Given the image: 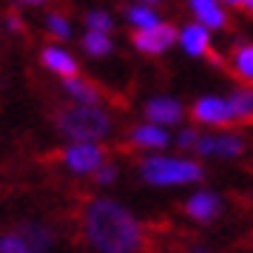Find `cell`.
<instances>
[{
	"mask_svg": "<svg viewBox=\"0 0 253 253\" xmlns=\"http://www.w3.org/2000/svg\"><path fill=\"white\" fill-rule=\"evenodd\" d=\"M40 60H43V66H46L51 74H57V77H74V74H80V66H77V57L71 54L69 48L57 46V43H51V46L43 48V54H40Z\"/></svg>",
	"mask_w": 253,
	"mask_h": 253,
	"instance_id": "8fae6325",
	"label": "cell"
},
{
	"mask_svg": "<svg viewBox=\"0 0 253 253\" xmlns=\"http://www.w3.org/2000/svg\"><path fill=\"white\" fill-rule=\"evenodd\" d=\"M117 179V165H111V162H103L97 171H94V182L97 185H111Z\"/></svg>",
	"mask_w": 253,
	"mask_h": 253,
	"instance_id": "cb8c5ba5",
	"label": "cell"
},
{
	"mask_svg": "<svg viewBox=\"0 0 253 253\" xmlns=\"http://www.w3.org/2000/svg\"><path fill=\"white\" fill-rule=\"evenodd\" d=\"M230 108H233V117L236 123H245V120H253V85H242V88H233L228 94Z\"/></svg>",
	"mask_w": 253,
	"mask_h": 253,
	"instance_id": "ac0fdd59",
	"label": "cell"
},
{
	"mask_svg": "<svg viewBox=\"0 0 253 253\" xmlns=\"http://www.w3.org/2000/svg\"><path fill=\"white\" fill-rule=\"evenodd\" d=\"M182 117H185V108L176 97H151L145 103V120L154 123V126H162V128L179 126Z\"/></svg>",
	"mask_w": 253,
	"mask_h": 253,
	"instance_id": "9c48e42d",
	"label": "cell"
},
{
	"mask_svg": "<svg viewBox=\"0 0 253 253\" xmlns=\"http://www.w3.org/2000/svg\"><path fill=\"white\" fill-rule=\"evenodd\" d=\"M137 3H145V6H160L162 0H137Z\"/></svg>",
	"mask_w": 253,
	"mask_h": 253,
	"instance_id": "4316f807",
	"label": "cell"
},
{
	"mask_svg": "<svg viewBox=\"0 0 253 253\" xmlns=\"http://www.w3.org/2000/svg\"><path fill=\"white\" fill-rule=\"evenodd\" d=\"M222 6H228V9H245V0H219Z\"/></svg>",
	"mask_w": 253,
	"mask_h": 253,
	"instance_id": "484cf974",
	"label": "cell"
},
{
	"mask_svg": "<svg viewBox=\"0 0 253 253\" xmlns=\"http://www.w3.org/2000/svg\"><path fill=\"white\" fill-rule=\"evenodd\" d=\"M191 117H194L199 126H211V128H222V126L236 123L233 108H230V100L228 97H219V94L199 97L194 103V108H191Z\"/></svg>",
	"mask_w": 253,
	"mask_h": 253,
	"instance_id": "5b68a950",
	"label": "cell"
},
{
	"mask_svg": "<svg viewBox=\"0 0 253 253\" xmlns=\"http://www.w3.org/2000/svg\"><path fill=\"white\" fill-rule=\"evenodd\" d=\"M80 46H83V51H85L88 57H108V54L114 51V40H111V35H103V32H88V29H85Z\"/></svg>",
	"mask_w": 253,
	"mask_h": 253,
	"instance_id": "d6986e66",
	"label": "cell"
},
{
	"mask_svg": "<svg viewBox=\"0 0 253 253\" xmlns=\"http://www.w3.org/2000/svg\"><path fill=\"white\" fill-rule=\"evenodd\" d=\"M245 9H248V12L253 14V0H245Z\"/></svg>",
	"mask_w": 253,
	"mask_h": 253,
	"instance_id": "83f0119b",
	"label": "cell"
},
{
	"mask_svg": "<svg viewBox=\"0 0 253 253\" xmlns=\"http://www.w3.org/2000/svg\"><path fill=\"white\" fill-rule=\"evenodd\" d=\"M196 139H199V131H196V128H182L173 142H176V148H182V151H194Z\"/></svg>",
	"mask_w": 253,
	"mask_h": 253,
	"instance_id": "603a6c76",
	"label": "cell"
},
{
	"mask_svg": "<svg viewBox=\"0 0 253 253\" xmlns=\"http://www.w3.org/2000/svg\"><path fill=\"white\" fill-rule=\"evenodd\" d=\"M194 253H202V251H194Z\"/></svg>",
	"mask_w": 253,
	"mask_h": 253,
	"instance_id": "f546056e",
	"label": "cell"
},
{
	"mask_svg": "<svg viewBox=\"0 0 253 253\" xmlns=\"http://www.w3.org/2000/svg\"><path fill=\"white\" fill-rule=\"evenodd\" d=\"M14 230L20 233V239L26 242V248L32 253H46L51 248V239H54L51 230L46 225H40V222H20Z\"/></svg>",
	"mask_w": 253,
	"mask_h": 253,
	"instance_id": "5bb4252c",
	"label": "cell"
},
{
	"mask_svg": "<svg viewBox=\"0 0 253 253\" xmlns=\"http://www.w3.org/2000/svg\"><path fill=\"white\" fill-rule=\"evenodd\" d=\"M176 26L165 23L162 20L160 26H154V29H145V32H134L131 37V43L137 48L139 54H148V57H160L165 51H171L176 46Z\"/></svg>",
	"mask_w": 253,
	"mask_h": 253,
	"instance_id": "8992f818",
	"label": "cell"
},
{
	"mask_svg": "<svg viewBox=\"0 0 253 253\" xmlns=\"http://www.w3.org/2000/svg\"><path fill=\"white\" fill-rule=\"evenodd\" d=\"M83 230L100 253H137L142 248V225L114 199H91L83 213Z\"/></svg>",
	"mask_w": 253,
	"mask_h": 253,
	"instance_id": "6da1fadb",
	"label": "cell"
},
{
	"mask_svg": "<svg viewBox=\"0 0 253 253\" xmlns=\"http://www.w3.org/2000/svg\"><path fill=\"white\" fill-rule=\"evenodd\" d=\"M63 165L74 173H94L105 162V151L97 142H71L60 154Z\"/></svg>",
	"mask_w": 253,
	"mask_h": 253,
	"instance_id": "52a82bcc",
	"label": "cell"
},
{
	"mask_svg": "<svg viewBox=\"0 0 253 253\" xmlns=\"http://www.w3.org/2000/svg\"><path fill=\"white\" fill-rule=\"evenodd\" d=\"M6 29H9V32H23L20 17H17V14H9V17H6Z\"/></svg>",
	"mask_w": 253,
	"mask_h": 253,
	"instance_id": "d4e9b609",
	"label": "cell"
},
{
	"mask_svg": "<svg viewBox=\"0 0 253 253\" xmlns=\"http://www.w3.org/2000/svg\"><path fill=\"white\" fill-rule=\"evenodd\" d=\"M63 88H66V94H69L74 103H80V105H100V88H97L91 80H83L80 74L66 77V80H63Z\"/></svg>",
	"mask_w": 253,
	"mask_h": 253,
	"instance_id": "9a60e30c",
	"label": "cell"
},
{
	"mask_svg": "<svg viewBox=\"0 0 253 253\" xmlns=\"http://www.w3.org/2000/svg\"><path fill=\"white\" fill-rule=\"evenodd\" d=\"M194 154L213 157V160H236L245 154V139L233 131H216V134H199Z\"/></svg>",
	"mask_w": 253,
	"mask_h": 253,
	"instance_id": "277c9868",
	"label": "cell"
},
{
	"mask_svg": "<svg viewBox=\"0 0 253 253\" xmlns=\"http://www.w3.org/2000/svg\"><path fill=\"white\" fill-rule=\"evenodd\" d=\"M230 69L239 80L253 83V43H239L230 51Z\"/></svg>",
	"mask_w": 253,
	"mask_h": 253,
	"instance_id": "e0dca14e",
	"label": "cell"
},
{
	"mask_svg": "<svg viewBox=\"0 0 253 253\" xmlns=\"http://www.w3.org/2000/svg\"><path fill=\"white\" fill-rule=\"evenodd\" d=\"M54 123L60 134L71 142H100L111 134V117L100 105H66L57 111Z\"/></svg>",
	"mask_w": 253,
	"mask_h": 253,
	"instance_id": "7a4b0ae2",
	"label": "cell"
},
{
	"mask_svg": "<svg viewBox=\"0 0 253 253\" xmlns=\"http://www.w3.org/2000/svg\"><path fill=\"white\" fill-rule=\"evenodd\" d=\"M188 9L196 23H202L211 32L228 29V6H222L219 0H188Z\"/></svg>",
	"mask_w": 253,
	"mask_h": 253,
	"instance_id": "30bf717a",
	"label": "cell"
},
{
	"mask_svg": "<svg viewBox=\"0 0 253 253\" xmlns=\"http://www.w3.org/2000/svg\"><path fill=\"white\" fill-rule=\"evenodd\" d=\"M139 173L148 185H191L202 179V165L188 157H168V154H151L139 162Z\"/></svg>",
	"mask_w": 253,
	"mask_h": 253,
	"instance_id": "3957f363",
	"label": "cell"
},
{
	"mask_svg": "<svg viewBox=\"0 0 253 253\" xmlns=\"http://www.w3.org/2000/svg\"><path fill=\"white\" fill-rule=\"evenodd\" d=\"M176 46L182 48L188 57H208L211 46H213V32L205 29L202 23L191 20L176 32Z\"/></svg>",
	"mask_w": 253,
	"mask_h": 253,
	"instance_id": "ba28073f",
	"label": "cell"
},
{
	"mask_svg": "<svg viewBox=\"0 0 253 253\" xmlns=\"http://www.w3.org/2000/svg\"><path fill=\"white\" fill-rule=\"evenodd\" d=\"M126 20L134 32H145V29H154V26L162 23L157 6H145V3H134L126 9Z\"/></svg>",
	"mask_w": 253,
	"mask_h": 253,
	"instance_id": "2e32d148",
	"label": "cell"
},
{
	"mask_svg": "<svg viewBox=\"0 0 253 253\" xmlns=\"http://www.w3.org/2000/svg\"><path fill=\"white\" fill-rule=\"evenodd\" d=\"M0 253H32L26 248V242L20 239V233L12 230V233H3L0 236Z\"/></svg>",
	"mask_w": 253,
	"mask_h": 253,
	"instance_id": "7402d4cb",
	"label": "cell"
},
{
	"mask_svg": "<svg viewBox=\"0 0 253 253\" xmlns=\"http://www.w3.org/2000/svg\"><path fill=\"white\" fill-rule=\"evenodd\" d=\"M46 29H48V35L57 37V40H69V37H71V20L66 17V14L51 12L46 17Z\"/></svg>",
	"mask_w": 253,
	"mask_h": 253,
	"instance_id": "44dd1931",
	"label": "cell"
},
{
	"mask_svg": "<svg viewBox=\"0 0 253 253\" xmlns=\"http://www.w3.org/2000/svg\"><path fill=\"white\" fill-rule=\"evenodd\" d=\"M185 213L196 222H213L222 213V199L213 191H196L188 202H185Z\"/></svg>",
	"mask_w": 253,
	"mask_h": 253,
	"instance_id": "4fadbf2b",
	"label": "cell"
},
{
	"mask_svg": "<svg viewBox=\"0 0 253 253\" xmlns=\"http://www.w3.org/2000/svg\"><path fill=\"white\" fill-rule=\"evenodd\" d=\"M20 3H32L35 6V3H46V0H20Z\"/></svg>",
	"mask_w": 253,
	"mask_h": 253,
	"instance_id": "f1b7e54d",
	"label": "cell"
},
{
	"mask_svg": "<svg viewBox=\"0 0 253 253\" xmlns=\"http://www.w3.org/2000/svg\"><path fill=\"white\" fill-rule=\"evenodd\" d=\"M131 145H137L142 151H162L171 145V134H168V128L162 126H154V123H142V126H134L131 128Z\"/></svg>",
	"mask_w": 253,
	"mask_h": 253,
	"instance_id": "7c38bea8",
	"label": "cell"
},
{
	"mask_svg": "<svg viewBox=\"0 0 253 253\" xmlns=\"http://www.w3.org/2000/svg\"><path fill=\"white\" fill-rule=\"evenodd\" d=\"M85 29H88V32L111 35V29H114V17L105 12V9H91V12H85Z\"/></svg>",
	"mask_w": 253,
	"mask_h": 253,
	"instance_id": "ffe728a7",
	"label": "cell"
}]
</instances>
